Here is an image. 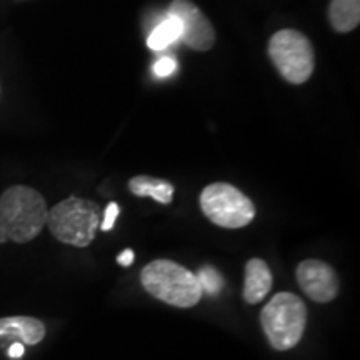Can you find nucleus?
<instances>
[{"instance_id": "obj_1", "label": "nucleus", "mask_w": 360, "mask_h": 360, "mask_svg": "<svg viewBox=\"0 0 360 360\" xmlns=\"http://www.w3.org/2000/svg\"><path fill=\"white\" fill-rule=\"evenodd\" d=\"M47 204L37 191L13 186L0 197V231L17 244L34 240L47 224Z\"/></svg>"}, {"instance_id": "obj_2", "label": "nucleus", "mask_w": 360, "mask_h": 360, "mask_svg": "<svg viewBox=\"0 0 360 360\" xmlns=\"http://www.w3.org/2000/svg\"><path fill=\"white\" fill-rule=\"evenodd\" d=\"M141 283L152 297L179 309L193 307L204 295L195 274L167 259L147 264L141 272Z\"/></svg>"}, {"instance_id": "obj_3", "label": "nucleus", "mask_w": 360, "mask_h": 360, "mask_svg": "<svg viewBox=\"0 0 360 360\" xmlns=\"http://www.w3.org/2000/svg\"><path fill=\"white\" fill-rule=\"evenodd\" d=\"M260 323L269 344L278 352L294 349L302 340L307 307L292 292H278L260 312Z\"/></svg>"}, {"instance_id": "obj_4", "label": "nucleus", "mask_w": 360, "mask_h": 360, "mask_svg": "<svg viewBox=\"0 0 360 360\" xmlns=\"http://www.w3.org/2000/svg\"><path fill=\"white\" fill-rule=\"evenodd\" d=\"M47 225L62 244L84 249L92 244L101 227V207L92 200L69 197L49 210Z\"/></svg>"}, {"instance_id": "obj_5", "label": "nucleus", "mask_w": 360, "mask_h": 360, "mask_svg": "<svg viewBox=\"0 0 360 360\" xmlns=\"http://www.w3.org/2000/svg\"><path fill=\"white\" fill-rule=\"evenodd\" d=\"M269 57L289 84H305L314 74L315 56L307 35L294 29L278 30L269 42Z\"/></svg>"}, {"instance_id": "obj_6", "label": "nucleus", "mask_w": 360, "mask_h": 360, "mask_svg": "<svg viewBox=\"0 0 360 360\" xmlns=\"http://www.w3.org/2000/svg\"><path fill=\"white\" fill-rule=\"evenodd\" d=\"M200 209L210 222L222 229L247 227L255 217L254 202L225 182L210 184L202 191Z\"/></svg>"}, {"instance_id": "obj_7", "label": "nucleus", "mask_w": 360, "mask_h": 360, "mask_svg": "<svg viewBox=\"0 0 360 360\" xmlns=\"http://www.w3.org/2000/svg\"><path fill=\"white\" fill-rule=\"evenodd\" d=\"M167 15L180 22V40L193 51L207 52L215 44V30L210 20L191 0H174Z\"/></svg>"}, {"instance_id": "obj_8", "label": "nucleus", "mask_w": 360, "mask_h": 360, "mask_svg": "<svg viewBox=\"0 0 360 360\" xmlns=\"http://www.w3.org/2000/svg\"><path fill=\"white\" fill-rule=\"evenodd\" d=\"M295 277L304 294L317 304L332 302L339 294V276L322 260L309 259L300 262L295 270Z\"/></svg>"}, {"instance_id": "obj_9", "label": "nucleus", "mask_w": 360, "mask_h": 360, "mask_svg": "<svg viewBox=\"0 0 360 360\" xmlns=\"http://www.w3.org/2000/svg\"><path fill=\"white\" fill-rule=\"evenodd\" d=\"M274 277L267 262L262 259H250L245 264L244 300L247 304H259L272 289Z\"/></svg>"}, {"instance_id": "obj_10", "label": "nucleus", "mask_w": 360, "mask_h": 360, "mask_svg": "<svg viewBox=\"0 0 360 360\" xmlns=\"http://www.w3.org/2000/svg\"><path fill=\"white\" fill-rule=\"evenodd\" d=\"M0 337H19L27 345H35L44 340L45 326L34 317H4L0 319Z\"/></svg>"}, {"instance_id": "obj_11", "label": "nucleus", "mask_w": 360, "mask_h": 360, "mask_svg": "<svg viewBox=\"0 0 360 360\" xmlns=\"http://www.w3.org/2000/svg\"><path fill=\"white\" fill-rule=\"evenodd\" d=\"M129 191L137 197H152L160 204H172L175 188L169 180L150 177V175H137L129 180Z\"/></svg>"}, {"instance_id": "obj_12", "label": "nucleus", "mask_w": 360, "mask_h": 360, "mask_svg": "<svg viewBox=\"0 0 360 360\" xmlns=\"http://www.w3.org/2000/svg\"><path fill=\"white\" fill-rule=\"evenodd\" d=\"M328 20L335 32H352L360 24V0H332Z\"/></svg>"}, {"instance_id": "obj_13", "label": "nucleus", "mask_w": 360, "mask_h": 360, "mask_svg": "<svg viewBox=\"0 0 360 360\" xmlns=\"http://www.w3.org/2000/svg\"><path fill=\"white\" fill-rule=\"evenodd\" d=\"M180 37V22L172 15H167V19L162 20L159 25L152 30L148 35L147 45L152 51H164L170 44Z\"/></svg>"}, {"instance_id": "obj_14", "label": "nucleus", "mask_w": 360, "mask_h": 360, "mask_svg": "<svg viewBox=\"0 0 360 360\" xmlns=\"http://www.w3.org/2000/svg\"><path fill=\"white\" fill-rule=\"evenodd\" d=\"M202 292H207L209 295H217L224 287V278L214 267H202L197 274Z\"/></svg>"}, {"instance_id": "obj_15", "label": "nucleus", "mask_w": 360, "mask_h": 360, "mask_svg": "<svg viewBox=\"0 0 360 360\" xmlns=\"http://www.w3.org/2000/svg\"><path fill=\"white\" fill-rule=\"evenodd\" d=\"M177 70V62L172 57H162L154 64V74L157 77H170Z\"/></svg>"}, {"instance_id": "obj_16", "label": "nucleus", "mask_w": 360, "mask_h": 360, "mask_svg": "<svg viewBox=\"0 0 360 360\" xmlns=\"http://www.w3.org/2000/svg\"><path fill=\"white\" fill-rule=\"evenodd\" d=\"M119 214H120L119 205H117L115 202H110V204L107 205L105 212H103V219H102L101 227H98V229H102L103 232L112 231V229H114L115 222H117V217H119Z\"/></svg>"}, {"instance_id": "obj_17", "label": "nucleus", "mask_w": 360, "mask_h": 360, "mask_svg": "<svg viewBox=\"0 0 360 360\" xmlns=\"http://www.w3.org/2000/svg\"><path fill=\"white\" fill-rule=\"evenodd\" d=\"M134 259H135L134 250L129 249V250H124L122 254H120L119 257H117V262L122 265V267H130V265L134 264Z\"/></svg>"}, {"instance_id": "obj_18", "label": "nucleus", "mask_w": 360, "mask_h": 360, "mask_svg": "<svg viewBox=\"0 0 360 360\" xmlns=\"http://www.w3.org/2000/svg\"><path fill=\"white\" fill-rule=\"evenodd\" d=\"M22 355H24V345L19 344V342H17V344H12L11 349H8V357L19 359Z\"/></svg>"}]
</instances>
